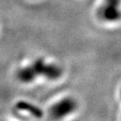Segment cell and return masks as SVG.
Returning <instances> with one entry per match:
<instances>
[{
  "mask_svg": "<svg viewBox=\"0 0 121 121\" xmlns=\"http://www.w3.org/2000/svg\"><path fill=\"white\" fill-rule=\"evenodd\" d=\"M62 75V69L56 63L49 62L40 57L30 64L19 68L16 72V78L21 83L30 84L38 78H44L50 81L57 80Z\"/></svg>",
  "mask_w": 121,
  "mask_h": 121,
  "instance_id": "1",
  "label": "cell"
},
{
  "mask_svg": "<svg viewBox=\"0 0 121 121\" xmlns=\"http://www.w3.org/2000/svg\"><path fill=\"white\" fill-rule=\"evenodd\" d=\"M121 0H104L98 14L102 20L115 22L121 19Z\"/></svg>",
  "mask_w": 121,
  "mask_h": 121,
  "instance_id": "3",
  "label": "cell"
},
{
  "mask_svg": "<svg viewBox=\"0 0 121 121\" xmlns=\"http://www.w3.org/2000/svg\"><path fill=\"white\" fill-rule=\"evenodd\" d=\"M15 109L18 111H22V112H27L30 113V115L34 116L36 118H40L42 115V111L40 108L38 107L35 106L34 104H31L30 103H25V102H19L16 104L15 106Z\"/></svg>",
  "mask_w": 121,
  "mask_h": 121,
  "instance_id": "4",
  "label": "cell"
},
{
  "mask_svg": "<svg viewBox=\"0 0 121 121\" xmlns=\"http://www.w3.org/2000/svg\"><path fill=\"white\" fill-rule=\"evenodd\" d=\"M78 109V103L71 97H66L53 104L50 108V115L55 120H61L70 116Z\"/></svg>",
  "mask_w": 121,
  "mask_h": 121,
  "instance_id": "2",
  "label": "cell"
},
{
  "mask_svg": "<svg viewBox=\"0 0 121 121\" xmlns=\"http://www.w3.org/2000/svg\"><path fill=\"white\" fill-rule=\"evenodd\" d=\"M120 97H121V91H120Z\"/></svg>",
  "mask_w": 121,
  "mask_h": 121,
  "instance_id": "5",
  "label": "cell"
}]
</instances>
